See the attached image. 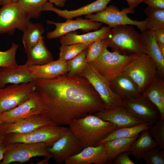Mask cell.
Wrapping results in <instances>:
<instances>
[{
  "mask_svg": "<svg viewBox=\"0 0 164 164\" xmlns=\"http://www.w3.org/2000/svg\"><path fill=\"white\" fill-rule=\"evenodd\" d=\"M48 0H18L17 3L30 19H37L40 15L44 4Z\"/></svg>",
  "mask_w": 164,
  "mask_h": 164,
  "instance_id": "cell-32",
  "label": "cell"
},
{
  "mask_svg": "<svg viewBox=\"0 0 164 164\" xmlns=\"http://www.w3.org/2000/svg\"><path fill=\"white\" fill-rule=\"evenodd\" d=\"M35 91L43 102L42 114L57 125L106 109L98 93L85 78L63 74L35 81Z\"/></svg>",
  "mask_w": 164,
  "mask_h": 164,
  "instance_id": "cell-1",
  "label": "cell"
},
{
  "mask_svg": "<svg viewBox=\"0 0 164 164\" xmlns=\"http://www.w3.org/2000/svg\"><path fill=\"white\" fill-rule=\"evenodd\" d=\"M88 46L78 43L68 45H61L59 48L60 53L58 60L68 61L73 58Z\"/></svg>",
  "mask_w": 164,
  "mask_h": 164,
  "instance_id": "cell-34",
  "label": "cell"
},
{
  "mask_svg": "<svg viewBox=\"0 0 164 164\" xmlns=\"http://www.w3.org/2000/svg\"><path fill=\"white\" fill-rule=\"evenodd\" d=\"M46 22L48 24H53L56 26L54 30L47 33L46 36L48 39L60 37L67 33L79 29L84 32L92 30L96 31L99 29L102 25L101 23L79 17L74 20L67 19L65 22H56L49 20H47Z\"/></svg>",
  "mask_w": 164,
  "mask_h": 164,
  "instance_id": "cell-15",
  "label": "cell"
},
{
  "mask_svg": "<svg viewBox=\"0 0 164 164\" xmlns=\"http://www.w3.org/2000/svg\"><path fill=\"white\" fill-rule=\"evenodd\" d=\"M44 143L16 142L7 145L1 164H9L17 162L23 163L36 156L52 158Z\"/></svg>",
  "mask_w": 164,
  "mask_h": 164,
  "instance_id": "cell-7",
  "label": "cell"
},
{
  "mask_svg": "<svg viewBox=\"0 0 164 164\" xmlns=\"http://www.w3.org/2000/svg\"><path fill=\"white\" fill-rule=\"evenodd\" d=\"M31 22L17 2L6 4L0 9V35H12L16 29L23 32Z\"/></svg>",
  "mask_w": 164,
  "mask_h": 164,
  "instance_id": "cell-11",
  "label": "cell"
},
{
  "mask_svg": "<svg viewBox=\"0 0 164 164\" xmlns=\"http://www.w3.org/2000/svg\"><path fill=\"white\" fill-rule=\"evenodd\" d=\"M157 145L147 130L141 132L139 137L131 145L127 152L137 160L142 159L144 154L151 148Z\"/></svg>",
  "mask_w": 164,
  "mask_h": 164,
  "instance_id": "cell-27",
  "label": "cell"
},
{
  "mask_svg": "<svg viewBox=\"0 0 164 164\" xmlns=\"http://www.w3.org/2000/svg\"><path fill=\"white\" fill-rule=\"evenodd\" d=\"M69 125V128L80 141L83 149L96 146L99 142L118 128L94 114L74 120Z\"/></svg>",
  "mask_w": 164,
  "mask_h": 164,
  "instance_id": "cell-2",
  "label": "cell"
},
{
  "mask_svg": "<svg viewBox=\"0 0 164 164\" xmlns=\"http://www.w3.org/2000/svg\"><path fill=\"white\" fill-rule=\"evenodd\" d=\"M142 2L150 7L164 9V0H143Z\"/></svg>",
  "mask_w": 164,
  "mask_h": 164,
  "instance_id": "cell-41",
  "label": "cell"
},
{
  "mask_svg": "<svg viewBox=\"0 0 164 164\" xmlns=\"http://www.w3.org/2000/svg\"><path fill=\"white\" fill-rule=\"evenodd\" d=\"M111 28L109 26H101L97 30L81 35H78L77 32H71L60 37L59 41L61 45L80 43L88 46L95 42L106 38Z\"/></svg>",
  "mask_w": 164,
  "mask_h": 164,
  "instance_id": "cell-21",
  "label": "cell"
},
{
  "mask_svg": "<svg viewBox=\"0 0 164 164\" xmlns=\"http://www.w3.org/2000/svg\"><path fill=\"white\" fill-rule=\"evenodd\" d=\"M149 126L148 124L143 122L134 126L118 128L99 142L97 145L117 138H128L136 136L140 134L143 131L148 129Z\"/></svg>",
  "mask_w": 164,
  "mask_h": 164,
  "instance_id": "cell-29",
  "label": "cell"
},
{
  "mask_svg": "<svg viewBox=\"0 0 164 164\" xmlns=\"http://www.w3.org/2000/svg\"><path fill=\"white\" fill-rule=\"evenodd\" d=\"M69 129V128L63 126L56 124L47 125L26 134L11 133L4 135V139L7 145L16 142L44 143L50 148Z\"/></svg>",
  "mask_w": 164,
  "mask_h": 164,
  "instance_id": "cell-5",
  "label": "cell"
},
{
  "mask_svg": "<svg viewBox=\"0 0 164 164\" xmlns=\"http://www.w3.org/2000/svg\"><path fill=\"white\" fill-rule=\"evenodd\" d=\"M83 149L80 141L69 128L65 134L48 148V150L56 163L60 164Z\"/></svg>",
  "mask_w": 164,
  "mask_h": 164,
  "instance_id": "cell-14",
  "label": "cell"
},
{
  "mask_svg": "<svg viewBox=\"0 0 164 164\" xmlns=\"http://www.w3.org/2000/svg\"><path fill=\"white\" fill-rule=\"evenodd\" d=\"M105 39L108 47L121 54L134 55L145 52L141 33L132 26L125 25L111 27Z\"/></svg>",
  "mask_w": 164,
  "mask_h": 164,
  "instance_id": "cell-3",
  "label": "cell"
},
{
  "mask_svg": "<svg viewBox=\"0 0 164 164\" xmlns=\"http://www.w3.org/2000/svg\"><path fill=\"white\" fill-rule=\"evenodd\" d=\"M142 159L147 164H164V150L158 146L153 147L144 154Z\"/></svg>",
  "mask_w": 164,
  "mask_h": 164,
  "instance_id": "cell-38",
  "label": "cell"
},
{
  "mask_svg": "<svg viewBox=\"0 0 164 164\" xmlns=\"http://www.w3.org/2000/svg\"><path fill=\"white\" fill-rule=\"evenodd\" d=\"M128 2L129 7L135 9L142 2L143 0H126Z\"/></svg>",
  "mask_w": 164,
  "mask_h": 164,
  "instance_id": "cell-43",
  "label": "cell"
},
{
  "mask_svg": "<svg viewBox=\"0 0 164 164\" xmlns=\"http://www.w3.org/2000/svg\"><path fill=\"white\" fill-rule=\"evenodd\" d=\"M122 105L135 118L149 126L160 118L159 112L155 106L141 96L123 101Z\"/></svg>",
  "mask_w": 164,
  "mask_h": 164,
  "instance_id": "cell-13",
  "label": "cell"
},
{
  "mask_svg": "<svg viewBox=\"0 0 164 164\" xmlns=\"http://www.w3.org/2000/svg\"><path fill=\"white\" fill-rule=\"evenodd\" d=\"M31 74L35 80L48 79L67 73V61L58 60L44 64L29 67Z\"/></svg>",
  "mask_w": 164,
  "mask_h": 164,
  "instance_id": "cell-23",
  "label": "cell"
},
{
  "mask_svg": "<svg viewBox=\"0 0 164 164\" xmlns=\"http://www.w3.org/2000/svg\"><path fill=\"white\" fill-rule=\"evenodd\" d=\"M18 0H0V5L3 6L8 3L16 2Z\"/></svg>",
  "mask_w": 164,
  "mask_h": 164,
  "instance_id": "cell-45",
  "label": "cell"
},
{
  "mask_svg": "<svg viewBox=\"0 0 164 164\" xmlns=\"http://www.w3.org/2000/svg\"><path fill=\"white\" fill-rule=\"evenodd\" d=\"M110 85L113 92L123 101L142 95L134 81L129 76L123 73L110 82Z\"/></svg>",
  "mask_w": 164,
  "mask_h": 164,
  "instance_id": "cell-22",
  "label": "cell"
},
{
  "mask_svg": "<svg viewBox=\"0 0 164 164\" xmlns=\"http://www.w3.org/2000/svg\"><path fill=\"white\" fill-rule=\"evenodd\" d=\"M50 158L48 157H45L44 159L42 160L39 163V164H48L49 160Z\"/></svg>",
  "mask_w": 164,
  "mask_h": 164,
  "instance_id": "cell-46",
  "label": "cell"
},
{
  "mask_svg": "<svg viewBox=\"0 0 164 164\" xmlns=\"http://www.w3.org/2000/svg\"><path fill=\"white\" fill-rule=\"evenodd\" d=\"M86 79L98 93L106 109L122 105L123 101L111 90L109 82L87 63L78 75Z\"/></svg>",
  "mask_w": 164,
  "mask_h": 164,
  "instance_id": "cell-9",
  "label": "cell"
},
{
  "mask_svg": "<svg viewBox=\"0 0 164 164\" xmlns=\"http://www.w3.org/2000/svg\"><path fill=\"white\" fill-rule=\"evenodd\" d=\"M112 0H97L87 5L73 10H62L54 7L48 1L43 5L42 11H49L55 12L58 15L67 19H72L82 15L97 12L105 9Z\"/></svg>",
  "mask_w": 164,
  "mask_h": 164,
  "instance_id": "cell-19",
  "label": "cell"
},
{
  "mask_svg": "<svg viewBox=\"0 0 164 164\" xmlns=\"http://www.w3.org/2000/svg\"><path fill=\"white\" fill-rule=\"evenodd\" d=\"M25 50L27 57L26 63L29 67L44 64L53 60L52 55L45 45L43 37L34 46Z\"/></svg>",
  "mask_w": 164,
  "mask_h": 164,
  "instance_id": "cell-26",
  "label": "cell"
},
{
  "mask_svg": "<svg viewBox=\"0 0 164 164\" xmlns=\"http://www.w3.org/2000/svg\"><path fill=\"white\" fill-rule=\"evenodd\" d=\"M54 124H55L49 118L42 114H39L17 122L2 124L0 127V134H25L44 126Z\"/></svg>",
  "mask_w": 164,
  "mask_h": 164,
  "instance_id": "cell-17",
  "label": "cell"
},
{
  "mask_svg": "<svg viewBox=\"0 0 164 164\" xmlns=\"http://www.w3.org/2000/svg\"><path fill=\"white\" fill-rule=\"evenodd\" d=\"M2 124V123L1 120V113H0V127Z\"/></svg>",
  "mask_w": 164,
  "mask_h": 164,
  "instance_id": "cell-47",
  "label": "cell"
},
{
  "mask_svg": "<svg viewBox=\"0 0 164 164\" xmlns=\"http://www.w3.org/2000/svg\"><path fill=\"white\" fill-rule=\"evenodd\" d=\"M44 31L41 24L30 22L23 32L22 40L24 49L34 46L43 37L42 35Z\"/></svg>",
  "mask_w": 164,
  "mask_h": 164,
  "instance_id": "cell-31",
  "label": "cell"
},
{
  "mask_svg": "<svg viewBox=\"0 0 164 164\" xmlns=\"http://www.w3.org/2000/svg\"><path fill=\"white\" fill-rule=\"evenodd\" d=\"M142 95L158 109L160 118L164 120V81L158 75L152 81Z\"/></svg>",
  "mask_w": 164,
  "mask_h": 164,
  "instance_id": "cell-25",
  "label": "cell"
},
{
  "mask_svg": "<svg viewBox=\"0 0 164 164\" xmlns=\"http://www.w3.org/2000/svg\"><path fill=\"white\" fill-rule=\"evenodd\" d=\"M18 45L14 43L5 51H0V67H12L17 65L15 55Z\"/></svg>",
  "mask_w": 164,
  "mask_h": 164,
  "instance_id": "cell-37",
  "label": "cell"
},
{
  "mask_svg": "<svg viewBox=\"0 0 164 164\" xmlns=\"http://www.w3.org/2000/svg\"><path fill=\"white\" fill-rule=\"evenodd\" d=\"M34 81L19 84H12L0 88V113L6 111L21 104L35 91Z\"/></svg>",
  "mask_w": 164,
  "mask_h": 164,
  "instance_id": "cell-10",
  "label": "cell"
},
{
  "mask_svg": "<svg viewBox=\"0 0 164 164\" xmlns=\"http://www.w3.org/2000/svg\"><path fill=\"white\" fill-rule=\"evenodd\" d=\"M141 32L145 48V53L156 64L158 75L164 79V56L156 43L153 32L144 30Z\"/></svg>",
  "mask_w": 164,
  "mask_h": 164,
  "instance_id": "cell-24",
  "label": "cell"
},
{
  "mask_svg": "<svg viewBox=\"0 0 164 164\" xmlns=\"http://www.w3.org/2000/svg\"><path fill=\"white\" fill-rule=\"evenodd\" d=\"M107 48L96 60L88 64L110 83L122 73L125 65L136 55L122 54L116 51L110 52Z\"/></svg>",
  "mask_w": 164,
  "mask_h": 164,
  "instance_id": "cell-6",
  "label": "cell"
},
{
  "mask_svg": "<svg viewBox=\"0 0 164 164\" xmlns=\"http://www.w3.org/2000/svg\"><path fill=\"white\" fill-rule=\"evenodd\" d=\"M122 73L132 79L141 94L158 76L156 64L145 53L135 55L125 65Z\"/></svg>",
  "mask_w": 164,
  "mask_h": 164,
  "instance_id": "cell-4",
  "label": "cell"
},
{
  "mask_svg": "<svg viewBox=\"0 0 164 164\" xmlns=\"http://www.w3.org/2000/svg\"><path fill=\"white\" fill-rule=\"evenodd\" d=\"M87 50L88 48L73 58L67 61L68 68L67 75H78L84 70L87 64L86 57Z\"/></svg>",
  "mask_w": 164,
  "mask_h": 164,
  "instance_id": "cell-33",
  "label": "cell"
},
{
  "mask_svg": "<svg viewBox=\"0 0 164 164\" xmlns=\"http://www.w3.org/2000/svg\"><path fill=\"white\" fill-rule=\"evenodd\" d=\"M108 45L105 38L95 42L88 46L86 57L87 63L96 60L103 53Z\"/></svg>",
  "mask_w": 164,
  "mask_h": 164,
  "instance_id": "cell-35",
  "label": "cell"
},
{
  "mask_svg": "<svg viewBox=\"0 0 164 164\" xmlns=\"http://www.w3.org/2000/svg\"></svg>",
  "mask_w": 164,
  "mask_h": 164,
  "instance_id": "cell-48",
  "label": "cell"
},
{
  "mask_svg": "<svg viewBox=\"0 0 164 164\" xmlns=\"http://www.w3.org/2000/svg\"><path fill=\"white\" fill-rule=\"evenodd\" d=\"M135 12L134 9L129 7L124 8L120 10L117 6L112 5L101 11L86 15L85 17L93 21L107 24L111 28L128 25L137 26L140 31L145 30V19L141 21L133 20L128 16V14L134 13Z\"/></svg>",
  "mask_w": 164,
  "mask_h": 164,
  "instance_id": "cell-8",
  "label": "cell"
},
{
  "mask_svg": "<svg viewBox=\"0 0 164 164\" xmlns=\"http://www.w3.org/2000/svg\"><path fill=\"white\" fill-rule=\"evenodd\" d=\"M153 32L156 43L164 56V29H159Z\"/></svg>",
  "mask_w": 164,
  "mask_h": 164,
  "instance_id": "cell-39",
  "label": "cell"
},
{
  "mask_svg": "<svg viewBox=\"0 0 164 164\" xmlns=\"http://www.w3.org/2000/svg\"><path fill=\"white\" fill-rule=\"evenodd\" d=\"M113 162L115 164H134L135 163L129 158L127 152H122L117 155Z\"/></svg>",
  "mask_w": 164,
  "mask_h": 164,
  "instance_id": "cell-40",
  "label": "cell"
},
{
  "mask_svg": "<svg viewBox=\"0 0 164 164\" xmlns=\"http://www.w3.org/2000/svg\"><path fill=\"white\" fill-rule=\"evenodd\" d=\"M94 114L118 128L134 126L143 122L134 117L123 105L105 109Z\"/></svg>",
  "mask_w": 164,
  "mask_h": 164,
  "instance_id": "cell-16",
  "label": "cell"
},
{
  "mask_svg": "<svg viewBox=\"0 0 164 164\" xmlns=\"http://www.w3.org/2000/svg\"><path fill=\"white\" fill-rule=\"evenodd\" d=\"M26 63L12 67H0V88L8 84H19L34 81Z\"/></svg>",
  "mask_w": 164,
  "mask_h": 164,
  "instance_id": "cell-20",
  "label": "cell"
},
{
  "mask_svg": "<svg viewBox=\"0 0 164 164\" xmlns=\"http://www.w3.org/2000/svg\"><path fill=\"white\" fill-rule=\"evenodd\" d=\"M144 12L146 16L145 30L154 31L164 29V9L148 6Z\"/></svg>",
  "mask_w": 164,
  "mask_h": 164,
  "instance_id": "cell-30",
  "label": "cell"
},
{
  "mask_svg": "<svg viewBox=\"0 0 164 164\" xmlns=\"http://www.w3.org/2000/svg\"><path fill=\"white\" fill-rule=\"evenodd\" d=\"M157 146L164 150V120L159 119L148 129Z\"/></svg>",
  "mask_w": 164,
  "mask_h": 164,
  "instance_id": "cell-36",
  "label": "cell"
},
{
  "mask_svg": "<svg viewBox=\"0 0 164 164\" xmlns=\"http://www.w3.org/2000/svg\"><path fill=\"white\" fill-rule=\"evenodd\" d=\"M44 110L43 102L35 91L26 101L9 111L1 113L2 124L17 122L35 115L42 114Z\"/></svg>",
  "mask_w": 164,
  "mask_h": 164,
  "instance_id": "cell-12",
  "label": "cell"
},
{
  "mask_svg": "<svg viewBox=\"0 0 164 164\" xmlns=\"http://www.w3.org/2000/svg\"><path fill=\"white\" fill-rule=\"evenodd\" d=\"M66 164H104L108 163L107 152L104 144L83 148L78 153L66 159Z\"/></svg>",
  "mask_w": 164,
  "mask_h": 164,
  "instance_id": "cell-18",
  "label": "cell"
},
{
  "mask_svg": "<svg viewBox=\"0 0 164 164\" xmlns=\"http://www.w3.org/2000/svg\"><path fill=\"white\" fill-rule=\"evenodd\" d=\"M67 0H48L50 3L54 4L55 5L58 7H63Z\"/></svg>",
  "mask_w": 164,
  "mask_h": 164,
  "instance_id": "cell-44",
  "label": "cell"
},
{
  "mask_svg": "<svg viewBox=\"0 0 164 164\" xmlns=\"http://www.w3.org/2000/svg\"><path fill=\"white\" fill-rule=\"evenodd\" d=\"M139 135L131 138H117L103 143L106 149L108 163H111L120 153L127 152Z\"/></svg>",
  "mask_w": 164,
  "mask_h": 164,
  "instance_id": "cell-28",
  "label": "cell"
},
{
  "mask_svg": "<svg viewBox=\"0 0 164 164\" xmlns=\"http://www.w3.org/2000/svg\"><path fill=\"white\" fill-rule=\"evenodd\" d=\"M6 146L4 141V135L0 134V162L3 158Z\"/></svg>",
  "mask_w": 164,
  "mask_h": 164,
  "instance_id": "cell-42",
  "label": "cell"
}]
</instances>
